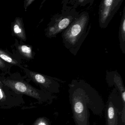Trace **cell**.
<instances>
[{
  "instance_id": "obj_1",
  "label": "cell",
  "mask_w": 125,
  "mask_h": 125,
  "mask_svg": "<svg viewBox=\"0 0 125 125\" xmlns=\"http://www.w3.org/2000/svg\"><path fill=\"white\" fill-rule=\"evenodd\" d=\"M90 16L87 11L79 14L76 20L62 33L64 46L72 54L76 56L91 29L89 25Z\"/></svg>"
},
{
  "instance_id": "obj_2",
  "label": "cell",
  "mask_w": 125,
  "mask_h": 125,
  "mask_svg": "<svg viewBox=\"0 0 125 125\" xmlns=\"http://www.w3.org/2000/svg\"><path fill=\"white\" fill-rule=\"evenodd\" d=\"M90 86L82 80H74L70 85V98L76 125H87V104H93L92 97L87 102L90 95L88 93Z\"/></svg>"
},
{
  "instance_id": "obj_3",
  "label": "cell",
  "mask_w": 125,
  "mask_h": 125,
  "mask_svg": "<svg viewBox=\"0 0 125 125\" xmlns=\"http://www.w3.org/2000/svg\"><path fill=\"white\" fill-rule=\"evenodd\" d=\"M63 2V5L61 12L52 17L46 29V35L48 38H56L58 34L62 33L68 27L79 14V12L76 9L67 6L66 2Z\"/></svg>"
},
{
  "instance_id": "obj_4",
  "label": "cell",
  "mask_w": 125,
  "mask_h": 125,
  "mask_svg": "<svg viewBox=\"0 0 125 125\" xmlns=\"http://www.w3.org/2000/svg\"><path fill=\"white\" fill-rule=\"evenodd\" d=\"M2 82L17 94H24L35 99L39 103L51 101L54 97L51 93L36 89L25 81L5 79Z\"/></svg>"
},
{
  "instance_id": "obj_5",
  "label": "cell",
  "mask_w": 125,
  "mask_h": 125,
  "mask_svg": "<svg viewBox=\"0 0 125 125\" xmlns=\"http://www.w3.org/2000/svg\"><path fill=\"white\" fill-rule=\"evenodd\" d=\"M124 0H103L99 10V24L101 28H106L119 10Z\"/></svg>"
},
{
  "instance_id": "obj_6",
  "label": "cell",
  "mask_w": 125,
  "mask_h": 125,
  "mask_svg": "<svg viewBox=\"0 0 125 125\" xmlns=\"http://www.w3.org/2000/svg\"><path fill=\"white\" fill-rule=\"evenodd\" d=\"M27 73L29 77L42 88L44 91L51 94L59 93L60 84L53 78L29 70Z\"/></svg>"
},
{
  "instance_id": "obj_7",
  "label": "cell",
  "mask_w": 125,
  "mask_h": 125,
  "mask_svg": "<svg viewBox=\"0 0 125 125\" xmlns=\"http://www.w3.org/2000/svg\"><path fill=\"white\" fill-rule=\"evenodd\" d=\"M4 86V84L0 81V107L9 108L20 104L21 101L12 96L10 91H6Z\"/></svg>"
},
{
  "instance_id": "obj_8",
  "label": "cell",
  "mask_w": 125,
  "mask_h": 125,
  "mask_svg": "<svg viewBox=\"0 0 125 125\" xmlns=\"http://www.w3.org/2000/svg\"><path fill=\"white\" fill-rule=\"evenodd\" d=\"M120 47L123 54H125V5L124 7L118 32Z\"/></svg>"
},
{
  "instance_id": "obj_9",
  "label": "cell",
  "mask_w": 125,
  "mask_h": 125,
  "mask_svg": "<svg viewBox=\"0 0 125 125\" xmlns=\"http://www.w3.org/2000/svg\"><path fill=\"white\" fill-rule=\"evenodd\" d=\"M12 31L15 36L22 41H26V34L21 19L17 18L12 27Z\"/></svg>"
},
{
  "instance_id": "obj_10",
  "label": "cell",
  "mask_w": 125,
  "mask_h": 125,
  "mask_svg": "<svg viewBox=\"0 0 125 125\" xmlns=\"http://www.w3.org/2000/svg\"><path fill=\"white\" fill-rule=\"evenodd\" d=\"M108 125H117V112L112 102L109 103L107 110Z\"/></svg>"
},
{
  "instance_id": "obj_11",
  "label": "cell",
  "mask_w": 125,
  "mask_h": 125,
  "mask_svg": "<svg viewBox=\"0 0 125 125\" xmlns=\"http://www.w3.org/2000/svg\"><path fill=\"white\" fill-rule=\"evenodd\" d=\"M18 49L20 53L26 58L28 59L33 58L32 49L31 46L20 45L18 46Z\"/></svg>"
},
{
  "instance_id": "obj_12",
  "label": "cell",
  "mask_w": 125,
  "mask_h": 125,
  "mask_svg": "<svg viewBox=\"0 0 125 125\" xmlns=\"http://www.w3.org/2000/svg\"><path fill=\"white\" fill-rule=\"evenodd\" d=\"M0 58L3 60L13 65H16L18 63L17 61L12 58L8 54L1 49H0Z\"/></svg>"
},
{
  "instance_id": "obj_13",
  "label": "cell",
  "mask_w": 125,
  "mask_h": 125,
  "mask_svg": "<svg viewBox=\"0 0 125 125\" xmlns=\"http://www.w3.org/2000/svg\"><path fill=\"white\" fill-rule=\"evenodd\" d=\"M93 0H70L69 1L70 4L72 5V7L76 9L77 6H84L87 4H89L90 2H93Z\"/></svg>"
},
{
  "instance_id": "obj_14",
  "label": "cell",
  "mask_w": 125,
  "mask_h": 125,
  "mask_svg": "<svg viewBox=\"0 0 125 125\" xmlns=\"http://www.w3.org/2000/svg\"><path fill=\"white\" fill-rule=\"evenodd\" d=\"M33 125H50V124L48 118L45 117H41L36 120Z\"/></svg>"
},
{
  "instance_id": "obj_15",
  "label": "cell",
  "mask_w": 125,
  "mask_h": 125,
  "mask_svg": "<svg viewBox=\"0 0 125 125\" xmlns=\"http://www.w3.org/2000/svg\"><path fill=\"white\" fill-rule=\"evenodd\" d=\"M33 1H34V0H26L27 3H26L25 5V9H26L27 8L28 6H29Z\"/></svg>"
},
{
  "instance_id": "obj_16",
  "label": "cell",
  "mask_w": 125,
  "mask_h": 125,
  "mask_svg": "<svg viewBox=\"0 0 125 125\" xmlns=\"http://www.w3.org/2000/svg\"><path fill=\"white\" fill-rule=\"evenodd\" d=\"M5 66V63L0 58V68H3Z\"/></svg>"
},
{
  "instance_id": "obj_17",
  "label": "cell",
  "mask_w": 125,
  "mask_h": 125,
  "mask_svg": "<svg viewBox=\"0 0 125 125\" xmlns=\"http://www.w3.org/2000/svg\"><path fill=\"white\" fill-rule=\"evenodd\" d=\"M18 125H23V124H19Z\"/></svg>"
}]
</instances>
